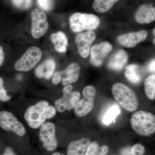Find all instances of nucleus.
<instances>
[{
    "mask_svg": "<svg viewBox=\"0 0 155 155\" xmlns=\"http://www.w3.org/2000/svg\"><path fill=\"white\" fill-rule=\"evenodd\" d=\"M112 91L115 99L126 110L133 112L137 110L138 100L133 90L123 84L117 83L113 85Z\"/></svg>",
    "mask_w": 155,
    "mask_h": 155,
    "instance_id": "1",
    "label": "nucleus"
},
{
    "mask_svg": "<svg viewBox=\"0 0 155 155\" xmlns=\"http://www.w3.org/2000/svg\"><path fill=\"white\" fill-rule=\"evenodd\" d=\"M131 125L139 135L149 136L155 132V116L151 113L138 111L132 116Z\"/></svg>",
    "mask_w": 155,
    "mask_h": 155,
    "instance_id": "2",
    "label": "nucleus"
},
{
    "mask_svg": "<svg viewBox=\"0 0 155 155\" xmlns=\"http://www.w3.org/2000/svg\"><path fill=\"white\" fill-rule=\"evenodd\" d=\"M48 102L41 101L35 105L28 107L24 114V118L29 127L33 129H37L49 119L48 109Z\"/></svg>",
    "mask_w": 155,
    "mask_h": 155,
    "instance_id": "3",
    "label": "nucleus"
},
{
    "mask_svg": "<svg viewBox=\"0 0 155 155\" xmlns=\"http://www.w3.org/2000/svg\"><path fill=\"white\" fill-rule=\"evenodd\" d=\"M69 21L70 28L75 32H79L84 30H95L100 24V19L96 15L81 13L72 14Z\"/></svg>",
    "mask_w": 155,
    "mask_h": 155,
    "instance_id": "4",
    "label": "nucleus"
},
{
    "mask_svg": "<svg viewBox=\"0 0 155 155\" xmlns=\"http://www.w3.org/2000/svg\"><path fill=\"white\" fill-rule=\"evenodd\" d=\"M41 50L37 47H31L14 64L15 70L19 72H28L33 69L41 59Z\"/></svg>",
    "mask_w": 155,
    "mask_h": 155,
    "instance_id": "5",
    "label": "nucleus"
},
{
    "mask_svg": "<svg viewBox=\"0 0 155 155\" xmlns=\"http://www.w3.org/2000/svg\"><path fill=\"white\" fill-rule=\"evenodd\" d=\"M72 85L69 84L64 87L63 89V96L55 102L56 110L63 113L67 110H70L75 108L80 100L81 94L79 92L72 91Z\"/></svg>",
    "mask_w": 155,
    "mask_h": 155,
    "instance_id": "6",
    "label": "nucleus"
},
{
    "mask_svg": "<svg viewBox=\"0 0 155 155\" xmlns=\"http://www.w3.org/2000/svg\"><path fill=\"white\" fill-rule=\"evenodd\" d=\"M82 94L83 98L79 100L74 110L75 115L79 117L86 116L93 110L96 90L93 86L89 85L84 88Z\"/></svg>",
    "mask_w": 155,
    "mask_h": 155,
    "instance_id": "7",
    "label": "nucleus"
},
{
    "mask_svg": "<svg viewBox=\"0 0 155 155\" xmlns=\"http://www.w3.org/2000/svg\"><path fill=\"white\" fill-rule=\"evenodd\" d=\"M55 125L53 123L47 122L41 126L39 137L43 143V146L48 151H53L58 146L56 136Z\"/></svg>",
    "mask_w": 155,
    "mask_h": 155,
    "instance_id": "8",
    "label": "nucleus"
},
{
    "mask_svg": "<svg viewBox=\"0 0 155 155\" xmlns=\"http://www.w3.org/2000/svg\"><path fill=\"white\" fill-rule=\"evenodd\" d=\"M31 35L34 38H40L44 35L48 29L47 16L43 11L34 9L31 12Z\"/></svg>",
    "mask_w": 155,
    "mask_h": 155,
    "instance_id": "9",
    "label": "nucleus"
},
{
    "mask_svg": "<svg viewBox=\"0 0 155 155\" xmlns=\"http://www.w3.org/2000/svg\"><path fill=\"white\" fill-rule=\"evenodd\" d=\"M0 127L7 131H12L19 136L26 133L24 125L19 122L14 114L8 111L0 112Z\"/></svg>",
    "mask_w": 155,
    "mask_h": 155,
    "instance_id": "10",
    "label": "nucleus"
},
{
    "mask_svg": "<svg viewBox=\"0 0 155 155\" xmlns=\"http://www.w3.org/2000/svg\"><path fill=\"white\" fill-rule=\"evenodd\" d=\"M95 38V34L91 31L82 32L76 35L75 43L79 54L82 58H86L89 55L91 46Z\"/></svg>",
    "mask_w": 155,
    "mask_h": 155,
    "instance_id": "11",
    "label": "nucleus"
},
{
    "mask_svg": "<svg viewBox=\"0 0 155 155\" xmlns=\"http://www.w3.org/2000/svg\"><path fill=\"white\" fill-rule=\"evenodd\" d=\"M113 49L112 45L108 42H103L93 46L91 49V61L96 67L102 64L104 60Z\"/></svg>",
    "mask_w": 155,
    "mask_h": 155,
    "instance_id": "12",
    "label": "nucleus"
},
{
    "mask_svg": "<svg viewBox=\"0 0 155 155\" xmlns=\"http://www.w3.org/2000/svg\"><path fill=\"white\" fill-rule=\"evenodd\" d=\"M147 36L146 31L141 30L122 35L118 37V41L122 45L127 48H133L137 44L143 41Z\"/></svg>",
    "mask_w": 155,
    "mask_h": 155,
    "instance_id": "13",
    "label": "nucleus"
},
{
    "mask_svg": "<svg viewBox=\"0 0 155 155\" xmlns=\"http://www.w3.org/2000/svg\"><path fill=\"white\" fill-rule=\"evenodd\" d=\"M55 61L52 58H48L37 67L35 71L36 77L39 78L49 79L53 76L55 69Z\"/></svg>",
    "mask_w": 155,
    "mask_h": 155,
    "instance_id": "14",
    "label": "nucleus"
},
{
    "mask_svg": "<svg viewBox=\"0 0 155 155\" xmlns=\"http://www.w3.org/2000/svg\"><path fill=\"white\" fill-rule=\"evenodd\" d=\"M135 19L140 24L149 23L155 19L154 7L150 5H143L140 7L135 14Z\"/></svg>",
    "mask_w": 155,
    "mask_h": 155,
    "instance_id": "15",
    "label": "nucleus"
},
{
    "mask_svg": "<svg viewBox=\"0 0 155 155\" xmlns=\"http://www.w3.org/2000/svg\"><path fill=\"white\" fill-rule=\"evenodd\" d=\"M90 140L83 137L70 142L67 147V155H84L90 144Z\"/></svg>",
    "mask_w": 155,
    "mask_h": 155,
    "instance_id": "16",
    "label": "nucleus"
},
{
    "mask_svg": "<svg viewBox=\"0 0 155 155\" xmlns=\"http://www.w3.org/2000/svg\"><path fill=\"white\" fill-rule=\"evenodd\" d=\"M128 59L127 52L123 50H119L111 57L108 63V67L115 71L122 70L127 64Z\"/></svg>",
    "mask_w": 155,
    "mask_h": 155,
    "instance_id": "17",
    "label": "nucleus"
},
{
    "mask_svg": "<svg viewBox=\"0 0 155 155\" xmlns=\"http://www.w3.org/2000/svg\"><path fill=\"white\" fill-rule=\"evenodd\" d=\"M80 67L76 63H72L65 70L61 71L62 75L66 76L62 78V84L64 86L69 85L77 81L80 75Z\"/></svg>",
    "mask_w": 155,
    "mask_h": 155,
    "instance_id": "18",
    "label": "nucleus"
},
{
    "mask_svg": "<svg viewBox=\"0 0 155 155\" xmlns=\"http://www.w3.org/2000/svg\"><path fill=\"white\" fill-rule=\"evenodd\" d=\"M50 39L57 51L59 53H65L67 51L68 40L64 32L58 31L57 33L52 34Z\"/></svg>",
    "mask_w": 155,
    "mask_h": 155,
    "instance_id": "19",
    "label": "nucleus"
},
{
    "mask_svg": "<svg viewBox=\"0 0 155 155\" xmlns=\"http://www.w3.org/2000/svg\"><path fill=\"white\" fill-rule=\"evenodd\" d=\"M139 67L136 64H131L126 68L125 75V77L130 82L133 84H138L142 80L141 75L139 72Z\"/></svg>",
    "mask_w": 155,
    "mask_h": 155,
    "instance_id": "20",
    "label": "nucleus"
},
{
    "mask_svg": "<svg viewBox=\"0 0 155 155\" xmlns=\"http://www.w3.org/2000/svg\"><path fill=\"white\" fill-rule=\"evenodd\" d=\"M119 0H94L93 8L95 11L104 13L109 11Z\"/></svg>",
    "mask_w": 155,
    "mask_h": 155,
    "instance_id": "21",
    "label": "nucleus"
},
{
    "mask_svg": "<svg viewBox=\"0 0 155 155\" xmlns=\"http://www.w3.org/2000/svg\"><path fill=\"white\" fill-rule=\"evenodd\" d=\"M121 113L120 108L117 105L111 106L103 116L102 121L105 125H110L111 123H115L117 116Z\"/></svg>",
    "mask_w": 155,
    "mask_h": 155,
    "instance_id": "22",
    "label": "nucleus"
},
{
    "mask_svg": "<svg viewBox=\"0 0 155 155\" xmlns=\"http://www.w3.org/2000/svg\"><path fill=\"white\" fill-rule=\"evenodd\" d=\"M144 89L146 95L148 98L155 99V75L152 74L146 78L144 81Z\"/></svg>",
    "mask_w": 155,
    "mask_h": 155,
    "instance_id": "23",
    "label": "nucleus"
},
{
    "mask_svg": "<svg viewBox=\"0 0 155 155\" xmlns=\"http://www.w3.org/2000/svg\"><path fill=\"white\" fill-rule=\"evenodd\" d=\"M16 8L21 10H27L31 7L32 0H12Z\"/></svg>",
    "mask_w": 155,
    "mask_h": 155,
    "instance_id": "24",
    "label": "nucleus"
},
{
    "mask_svg": "<svg viewBox=\"0 0 155 155\" xmlns=\"http://www.w3.org/2000/svg\"><path fill=\"white\" fill-rule=\"evenodd\" d=\"M100 146L97 142L91 143L84 155H99Z\"/></svg>",
    "mask_w": 155,
    "mask_h": 155,
    "instance_id": "25",
    "label": "nucleus"
},
{
    "mask_svg": "<svg viewBox=\"0 0 155 155\" xmlns=\"http://www.w3.org/2000/svg\"><path fill=\"white\" fill-rule=\"evenodd\" d=\"M145 152L144 147L140 143H137L130 149V155H143Z\"/></svg>",
    "mask_w": 155,
    "mask_h": 155,
    "instance_id": "26",
    "label": "nucleus"
},
{
    "mask_svg": "<svg viewBox=\"0 0 155 155\" xmlns=\"http://www.w3.org/2000/svg\"><path fill=\"white\" fill-rule=\"evenodd\" d=\"M39 7L44 11H49L53 8V0H37Z\"/></svg>",
    "mask_w": 155,
    "mask_h": 155,
    "instance_id": "27",
    "label": "nucleus"
},
{
    "mask_svg": "<svg viewBox=\"0 0 155 155\" xmlns=\"http://www.w3.org/2000/svg\"><path fill=\"white\" fill-rule=\"evenodd\" d=\"M11 97L7 94V91L4 86V81L0 77V101L3 102L8 101L11 100Z\"/></svg>",
    "mask_w": 155,
    "mask_h": 155,
    "instance_id": "28",
    "label": "nucleus"
},
{
    "mask_svg": "<svg viewBox=\"0 0 155 155\" xmlns=\"http://www.w3.org/2000/svg\"><path fill=\"white\" fill-rule=\"evenodd\" d=\"M62 79L61 71H57L53 74L52 82L54 84H58Z\"/></svg>",
    "mask_w": 155,
    "mask_h": 155,
    "instance_id": "29",
    "label": "nucleus"
},
{
    "mask_svg": "<svg viewBox=\"0 0 155 155\" xmlns=\"http://www.w3.org/2000/svg\"><path fill=\"white\" fill-rule=\"evenodd\" d=\"M109 147L107 145H104L100 147L99 155H107L109 152Z\"/></svg>",
    "mask_w": 155,
    "mask_h": 155,
    "instance_id": "30",
    "label": "nucleus"
},
{
    "mask_svg": "<svg viewBox=\"0 0 155 155\" xmlns=\"http://www.w3.org/2000/svg\"><path fill=\"white\" fill-rule=\"evenodd\" d=\"M5 53L2 47L0 45V67L2 66L5 59Z\"/></svg>",
    "mask_w": 155,
    "mask_h": 155,
    "instance_id": "31",
    "label": "nucleus"
},
{
    "mask_svg": "<svg viewBox=\"0 0 155 155\" xmlns=\"http://www.w3.org/2000/svg\"><path fill=\"white\" fill-rule=\"evenodd\" d=\"M2 155H16L13 150L11 147H7L5 150V152Z\"/></svg>",
    "mask_w": 155,
    "mask_h": 155,
    "instance_id": "32",
    "label": "nucleus"
},
{
    "mask_svg": "<svg viewBox=\"0 0 155 155\" xmlns=\"http://www.w3.org/2000/svg\"><path fill=\"white\" fill-rule=\"evenodd\" d=\"M155 59L152 60V61L149 64L148 69L150 72H155Z\"/></svg>",
    "mask_w": 155,
    "mask_h": 155,
    "instance_id": "33",
    "label": "nucleus"
},
{
    "mask_svg": "<svg viewBox=\"0 0 155 155\" xmlns=\"http://www.w3.org/2000/svg\"><path fill=\"white\" fill-rule=\"evenodd\" d=\"M122 154L123 155H130V149L126 148L123 150L122 151Z\"/></svg>",
    "mask_w": 155,
    "mask_h": 155,
    "instance_id": "34",
    "label": "nucleus"
},
{
    "mask_svg": "<svg viewBox=\"0 0 155 155\" xmlns=\"http://www.w3.org/2000/svg\"><path fill=\"white\" fill-rule=\"evenodd\" d=\"M52 155H64V154H62L58 152H55L54 153L52 154Z\"/></svg>",
    "mask_w": 155,
    "mask_h": 155,
    "instance_id": "35",
    "label": "nucleus"
},
{
    "mask_svg": "<svg viewBox=\"0 0 155 155\" xmlns=\"http://www.w3.org/2000/svg\"><path fill=\"white\" fill-rule=\"evenodd\" d=\"M155 29H154L153 31V32L154 35H155Z\"/></svg>",
    "mask_w": 155,
    "mask_h": 155,
    "instance_id": "36",
    "label": "nucleus"
},
{
    "mask_svg": "<svg viewBox=\"0 0 155 155\" xmlns=\"http://www.w3.org/2000/svg\"><path fill=\"white\" fill-rule=\"evenodd\" d=\"M154 44H155V38L154 39Z\"/></svg>",
    "mask_w": 155,
    "mask_h": 155,
    "instance_id": "37",
    "label": "nucleus"
}]
</instances>
